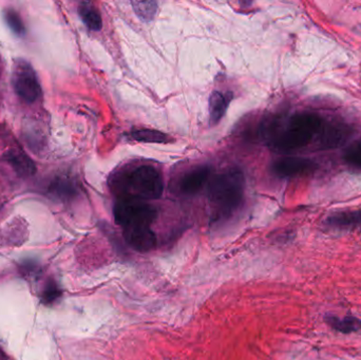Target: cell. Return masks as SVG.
<instances>
[{"instance_id": "8", "label": "cell", "mask_w": 361, "mask_h": 360, "mask_svg": "<svg viewBox=\"0 0 361 360\" xmlns=\"http://www.w3.org/2000/svg\"><path fill=\"white\" fill-rule=\"evenodd\" d=\"M209 175L210 168L208 166H200L188 171L180 178V192L182 194H188V196L197 194L205 185Z\"/></svg>"}, {"instance_id": "4", "label": "cell", "mask_w": 361, "mask_h": 360, "mask_svg": "<svg viewBox=\"0 0 361 360\" xmlns=\"http://www.w3.org/2000/svg\"><path fill=\"white\" fill-rule=\"evenodd\" d=\"M114 216L125 236L152 230V225L158 218V209L144 201L121 198L114 204Z\"/></svg>"}, {"instance_id": "15", "label": "cell", "mask_w": 361, "mask_h": 360, "mask_svg": "<svg viewBox=\"0 0 361 360\" xmlns=\"http://www.w3.org/2000/svg\"><path fill=\"white\" fill-rule=\"evenodd\" d=\"M133 11L144 23L154 20L158 12V4L156 1H133Z\"/></svg>"}, {"instance_id": "3", "label": "cell", "mask_w": 361, "mask_h": 360, "mask_svg": "<svg viewBox=\"0 0 361 360\" xmlns=\"http://www.w3.org/2000/svg\"><path fill=\"white\" fill-rule=\"evenodd\" d=\"M245 178L243 173L233 169L216 175L208 190V199L214 219L229 217L239 209L244 197Z\"/></svg>"}, {"instance_id": "9", "label": "cell", "mask_w": 361, "mask_h": 360, "mask_svg": "<svg viewBox=\"0 0 361 360\" xmlns=\"http://www.w3.org/2000/svg\"><path fill=\"white\" fill-rule=\"evenodd\" d=\"M351 129L345 124H324L322 133V144L324 148H334L349 137Z\"/></svg>"}, {"instance_id": "17", "label": "cell", "mask_w": 361, "mask_h": 360, "mask_svg": "<svg viewBox=\"0 0 361 360\" xmlns=\"http://www.w3.org/2000/svg\"><path fill=\"white\" fill-rule=\"evenodd\" d=\"M343 159L348 166L353 169H361V137L345 149Z\"/></svg>"}, {"instance_id": "12", "label": "cell", "mask_w": 361, "mask_h": 360, "mask_svg": "<svg viewBox=\"0 0 361 360\" xmlns=\"http://www.w3.org/2000/svg\"><path fill=\"white\" fill-rule=\"evenodd\" d=\"M326 323L339 333H355L361 330V321L357 317L347 316L341 318L330 315L326 317Z\"/></svg>"}, {"instance_id": "11", "label": "cell", "mask_w": 361, "mask_h": 360, "mask_svg": "<svg viewBox=\"0 0 361 360\" xmlns=\"http://www.w3.org/2000/svg\"><path fill=\"white\" fill-rule=\"evenodd\" d=\"M231 99L220 91H214L209 97V122L212 126L218 124L225 116Z\"/></svg>"}, {"instance_id": "2", "label": "cell", "mask_w": 361, "mask_h": 360, "mask_svg": "<svg viewBox=\"0 0 361 360\" xmlns=\"http://www.w3.org/2000/svg\"><path fill=\"white\" fill-rule=\"evenodd\" d=\"M324 124V118L316 112H298L290 116L284 128L274 137L271 146L282 152L300 149L320 135Z\"/></svg>"}, {"instance_id": "18", "label": "cell", "mask_w": 361, "mask_h": 360, "mask_svg": "<svg viewBox=\"0 0 361 360\" xmlns=\"http://www.w3.org/2000/svg\"><path fill=\"white\" fill-rule=\"evenodd\" d=\"M4 19H6V25H8L11 30L14 32L17 35H23L25 32V25H23V20H21L20 16L18 13L15 12L14 10H6L4 12Z\"/></svg>"}, {"instance_id": "14", "label": "cell", "mask_w": 361, "mask_h": 360, "mask_svg": "<svg viewBox=\"0 0 361 360\" xmlns=\"http://www.w3.org/2000/svg\"><path fill=\"white\" fill-rule=\"evenodd\" d=\"M131 137L137 142H145V143H169L173 141L169 135L160 132L158 130L152 129H137L130 133Z\"/></svg>"}, {"instance_id": "13", "label": "cell", "mask_w": 361, "mask_h": 360, "mask_svg": "<svg viewBox=\"0 0 361 360\" xmlns=\"http://www.w3.org/2000/svg\"><path fill=\"white\" fill-rule=\"evenodd\" d=\"M78 14L84 21L85 25L91 31H99L103 27V20L99 11L88 2H82L78 6Z\"/></svg>"}, {"instance_id": "16", "label": "cell", "mask_w": 361, "mask_h": 360, "mask_svg": "<svg viewBox=\"0 0 361 360\" xmlns=\"http://www.w3.org/2000/svg\"><path fill=\"white\" fill-rule=\"evenodd\" d=\"M50 190L52 194L59 197V199H63V200H68V199L72 198L76 194L75 185L70 180L61 179V178L53 182Z\"/></svg>"}, {"instance_id": "10", "label": "cell", "mask_w": 361, "mask_h": 360, "mask_svg": "<svg viewBox=\"0 0 361 360\" xmlns=\"http://www.w3.org/2000/svg\"><path fill=\"white\" fill-rule=\"evenodd\" d=\"M6 160L11 165L15 173L23 178L35 175L36 167L33 161L19 150H8L6 154Z\"/></svg>"}, {"instance_id": "5", "label": "cell", "mask_w": 361, "mask_h": 360, "mask_svg": "<svg viewBox=\"0 0 361 360\" xmlns=\"http://www.w3.org/2000/svg\"><path fill=\"white\" fill-rule=\"evenodd\" d=\"M12 85L15 93L27 103H34L42 89L33 67L25 59H16L12 69Z\"/></svg>"}, {"instance_id": "1", "label": "cell", "mask_w": 361, "mask_h": 360, "mask_svg": "<svg viewBox=\"0 0 361 360\" xmlns=\"http://www.w3.org/2000/svg\"><path fill=\"white\" fill-rule=\"evenodd\" d=\"M112 186L122 198L140 201L161 198L164 190L162 175L150 165H142L116 175Z\"/></svg>"}, {"instance_id": "19", "label": "cell", "mask_w": 361, "mask_h": 360, "mask_svg": "<svg viewBox=\"0 0 361 360\" xmlns=\"http://www.w3.org/2000/svg\"><path fill=\"white\" fill-rule=\"evenodd\" d=\"M61 295V291L59 285L53 281H50V283H47L46 287L42 292V302L48 304H52L55 300L59 299Z\"/></svg>"}, {"instance_id": "7", "label": "cell", "mask_w": 361, "mask_h": 360, "mask_svg": "<svg viewBox=\"0 0 361 360\" xmlns=\"http://www.w3.org/2000/svg\"><path fill=\"white\" fill-rule=\"evenodd\" d=\"M324 225L331 232H353L361 230V209L332 213L326 218Z\"/></svg>"}, {"instance_id": "6", "label": "cell", "mask_w": 361, "mask_h": 360, "mask_svg": "<svg viewBox=\"0 0 361 360\" xmlns=\"http://www.w3.org/2000/svg\"><path fill=\"white\" fill-rule=\"evenodd\" d=\"M317 168V165L309 159L284 158L274 163L273 173L277 177L288 179L307 175Z\"/></svg>"}]
</instances>
